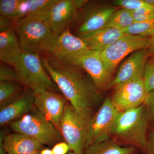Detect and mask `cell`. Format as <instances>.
Listing matches in <instances>:
<instances>
[{"instance_id":"2","label":"cell","mask_w":154,"mask_h":154,"mask_svg":"<svg viewBox=\"0 0 154 154\" xmlns=\"http://www.w3.org/2000/svg\"><path fill=\"white\" fill-rule=\"evenodd\" d=\"M47 12L14 22V28L23 52L47 54L52 50L58 36L51 30Z\"/></svg>"},{"instance_id":"14","label":"cell","mask_w":154,"mask_h":154,"mask_svg":"<svg viewBox=\"0 0 154 154\" xmlns=\"http://www.w3.org/2000/svg\"><path fill=\"white\" fill-rule=\"evenodd\" d=\"M34 92L25 88L16 99L0 107V125H8L35 108Z\"/></svg>"},{"instance_id":"21","label":"cell","mask_w":154,"mask_h":154,"mask_svg":"<svg viewBox=\"0 0 154 154\" xmlns=\"http://www.w3.org/2000/svg\"><path fill=\"white\" fill-rule=\"evenodd\" d=\"M54 2V0H20L14 22L28 16L48 12Z\"/></svg>"},{"instance_id":"29","label":"cell","mask_w":154,"mask_h":154,"mask_svg":"<svg viewBox=\"0 0 154 154\" xmlns=\"http://www.w3.org/2000/svg\"><path fill=\"white\" fill-rule=\"evenodd\" d=\"M135 22H141L154 19V8H143L132 12Z\"/></svg>"},{"instance_id":"28","label":"cell","mask_w":154,"mask_h":154,"mask_svg":"<svg viewBox=\"0 0 154 154\" xmlns=\"http://www.w3.org/2000/svg\"><path fill=\"white\" fill-rule=\"evenodd\" d=\"M148 93L154 90V60L146 65L143 76Z\"/></svg>"},{"instance_id":"24","label":"cell","mask_w":154,"mask_h":154,"mask_svg":"<svg viewBox=\"0 0 154 154\" xmlns=\"http://www.w3.org/2000/svg\"><path fill=\"white\" fill-rule=\"evenodd\" d=\"M125 34L150 37L154 35V19L141 22H134L122 30Z\"/></svg>"},{"instance_id":"25","label":"cell","mask_w":154,"mask_h":154,"mask_svg":"<svg viewBox=\"0 0 154 154\" xmlns=\"http://www.w3.org/2000/svg\"><path fill=\"white\" fill-rule=\"evenodd\" d=\"M20 0H1L0 14L14 22Z\"/></svg>"},{"instance_id":"9","label":"cell","mask_w":154,"mask_h":154,"mask_svg":"<svg viewBox=\"0 0 154 154\" xmlns=\"http://www.w3.org/2000/svg\"><path fill=\"white\" fill-rule=\"evenodd\" d=\"M88 2L80 9L82 11L79 12L75 21L71 27L75 26L74 31L71 32L76 36L104 28L117 10L115 6H100L88 4Z\"/></svg>"},{"instance_id":"26","label":"cell","mask_w":154,"mask_h":154,"mask_svg":"<svg viewBox=\"0 0 154 154\" xmlns=\"http://www.w3.org/2000/svg\"><path fill=\"white\" fill-rule=\"evenodd\" d=\"M113 5L115 7H121L132 12L143 8H154L145 0H117L113 2Z\"/></svg>"},{"instance_id":"15","label":"cell","mask_w":154,"mask_h":154,"mask_svg":"<svg viewBox=\"0 0 154 154\" xmlns=\"http://www.w3.org/2000/svg\"><path fill=\"white\" fill-rule=\"evenodd\" d=\"M147 57L146 49L133 53L119 67L108 89L133 79L143 78Z\"/></svg>"},{"instance_id":"13","label":"cell","mask_w":154,"mask_h":154,"mask_svg":"<svg viewBox=\"0 0 154 154\" xmlns=\"http://www.w3.org/2000/svg\"><path fill=\"white\" fill-rule=\"evenodd\" d=\"M34 107L60 131L66 99L63 94L48 91L34 92Z\"/></svg>"},{"instance_id":"32","label":"cell","mask_w":154,"mask_h":154,"mask_svg":"<svg viewBox=\"0 0 154 154\" xmlns=\"http://www.w3.org/2000/svg\"><path fill=\"white\" fill-rule=\"evenodd\" d=\"M144 154H154V130H151L148 136Z\"/></svg>"},{"instance_id":"8","label":"cell","mask_w":154,"mask_h":154,"mask_svg":"<svg viewBox=\"0 0 154 154\" xmlns=\"http://www.w3.org/2000/svg\"><path fill=\"white\" fill-rule=\"evenodd\" d=\"M149 37L125 34L101 52L105 67L113 75L119 64L130 54L145 49Z\"/></svg>"},{"instance_id":"6","label":"cell","mask_w":154,"mask_h":154,"mask_svg":"<svg viewBox=\"0 0 154 154\" xmlns=\"http://www.w3.org/2000/svg\"><path fill=\"white\" fill-rule=\"evenodd\" d=\"M14 132L32 138L42 146L53 145L63 138L60 131L52 122L36 108L8 125Z\"/></svg>"},{"instance_id":"22","label":"cell","mask_w":154,"mask_h":154,"mask_svg":"<svg viewBox=\"0 0 154 154\" xmlns=\"http://www.w3.org/2000/svg\"><path fill=\"white\" fill-rule=\"evenodd\" d=\"M134 22L132 11L122 8L113 13L104 28H113L122 31Z\"/></svg>"},{"instance_id":"23","label":"cell","mask_w":154,"mask_h":154,"mask_svg":"<svg viewBox=\"0 0 154 154\" xmlns=\"http://www.w3.org/2000/svg\"><path fill=\"white\" fill-rule=\"evenodd\" d=\"M25 88L19 83L0 82V107L17 98Z\"/></svg>"},{"instance_id":"7","label":"cell","mask_w":154,"mask_h":154,"mask_svg":"<svg viewBox=\"0 0 154 154\" xmlns=\"http://www.w3.org/2000/svg\"><path fill=\"white\" fill-rule=\"evenodd\" d=\"M89 50L85 42L69 29L58 36L52 50L47 54L60 63L80 66L82 59Z\"/></svg>"},{"instance_id":"4","label":"cell","mask_w":154,"mask_h":154,"mask_svg":"<svg viewBox=\"0 0 154 154\" xmlns=\"http://www.w3.org/2000/svg\"><path fill=\"white\" fill-rule=\"evenodd\" d=\"M94 110H77L67 102L61 119L60 131L70 149L83 154L88 147L91 122Z\"/></svg>"},{"instance_id":"36","label":"cell","mask_w":154,"mask_h":154,"mask_svg":"<svg viewBox=\"0 0 154 154\" xmlns=\"http://www.w3.org/2000/svg\"><path fill=\"white\" fill-rule=\"evenodd\" d=\"M145 1L150 5L154 8V0H145Z\"/></svg>"},{"instance_id":"16","label":"cell","mask_w":154,"mask_h":154,"mask_svg":"<svg viewBox=\"0 0 154 154\" xmlns=\"http://www.w3.org/2000/svg\"><path fill=\"white\" fill-rule=\"evenodd\" d=\"M80 66L88 73L99 91L108 88L113 78L105 67L101 52L89 50L82 59Z\"/></svg>"},{"instance_id":"30","label":"cell","mask_w":154,"mask_h":154,"mask_svg":"<svg viewBox=\"0 0 154 154\" xmlns=\"http://www.w3.org/2000/svg\"><path fill=\"white\" fill-rule=\"evenodd\" d=\"M143 104L148 112L152 130H154V90L148 93Z\"/></svg>"},{"instance_id":"35","label":"cell","mask_w":154,"mask_h":154,"mask_svg":"<svg viewBox=\"0 0 154 154\" xmlns=\"http://www.w3.org/2000/svg\"><path fill=\"white\" fill-rule=\"evenodd\" d=\"M40 154H54L52 149H43L41 150Z\"/></svg>"},{"instance_id":"10","label":"cell","mask_w":154,"mask_h":154,"mask_svg":"<svg viewBox=\"0 0 154 154\" xmlns=\"http://www.w3.org/2000/svg\"><path fill=\"white\" fill-rule=\"evenodd\" d=\"M111 100L121 112L143 105L148 92L143 78H138L119 84L113 87Z\"/></svg>"},{"instance_id":"5","label":"cell","mask_w":154,"mask_h":154,"mask_svg":"<svg viewBox=\"0 0 154 154\" xmlns=\"http://www.w3.org/2000/svg\"><path fill=\"white\" fill-rule=\"evenodd\" d=\"M14 69L19 84L25 88L34 92L60 91L44 68L39 54L23 52Z\"/></svg>"},{"instance_id":"38","label":"cell","mask_w":154,"mask_h":154,"mask_svg":"<svg viewBox=\"0 0 154 154\" xmlns=\"http://www.w3.org/2000/svg\"><path fill=\"white\" fill-rule=\"evenodd\" d=\"M142 154V153L140 154V153H138V154Z\"/></svg>"},{"instance_id":"27","label":"cell","mask_w":154,"mask_h":154,"mask_svg":"<svg viewBox=\"0 0 154 154\" xmlns=\"http://www.w3.org/2000/svg\"><path fill=\"white\" fill-rule=\"evenodd\" d=\"M0 82H14L19 83L17 72L14 68L1 63Z\"/></svg>"},{"instance_id":"19","label":"cell","mask_w":154,"mask_h":154,"mask_svg":"<svg viewBox=\"0 0 154 154\" xmlns=\"http://www.w3.org/2000/svg\"><path fill=\"white\" fill-rule=\"evenodd\" d=\"M125 34L121 30L103 28L78 36L85 42L89 49L101 52Z\"/></svg>"},{"instance_id":"3","label":"cell","mask_w":154,"mask_h":154,"mask_svg":"<svg viewBox=\"0 0 154 154\" xmlns=\"http://www.w3.org/2000/svg\"><path fill=\"white\" fill-rule=\"evenodd\" d=\"M152 130L148 112L144 105L121 112L111 134L119 145L137 149L144 154L148 136Z\"/></svg>"},{"instance_id":"37","label":"cell","mask_w":154,"mask_h":154,"mask_svg":"<svg viewBox=\"0 0 154 154\" xmlns=\"http://www.w3.org/2000/svg\"><path fill=\"white\" fill-rule=\"evenodd\" d=\"M68 154H75L74 152H72L69 153Z\"/></svg>"},{"instance_id":"33","label":"cell","mask_w":154,"mask_h":154,"mask_svg":"<svg viewBox=\"0 0 154 154\" xmlns=\"http://www.w3.org/2000/svg\"><path fill=\"white\" fill-rule=\"evenodd\" d=\"M14 22L7 17L0 16V32L14 28Z\"/></svg>"},{"instance_id":"1","label":"cell","mask_w":154,"mask_h":154,"mask_svg":"<svg viewBox=\"0 0 154 154\" xmlns=\"http://www.w3.org/2000/svg\"><path fill=\"white\" fill-rule=\"evenodd\" d=\"M43 54L41 57L44 68L73 107L94 110L102 105L104 100L101 91L81 66L64 64Z\"/></svg>"},{"instance_id":"31","label":"cell","mask_w":154,"mask_h":154,"mask_svg":"<svg viewBox=\"0 0 154 154\" xmlns=\"http://www.w3.org/2000/svg\"><path fill=\"white\" fill-rule=\"evenodd\" d=\"M70 148L66 142H60L56 144L53 147L52 151L54 154H66Z\"/></svg>"},{"instance_id":"11","label":"cell","mask_w":154,"mask_h":154,"mask_svg":"<svg viewBox=\"0 0 154 154\" xmlns=\"http://www.w3.org/2000/svg\"><path fill=\"white\" fill-rule=\"evenodd\" d=\"M120 113L110 97L103 101L92 119L88 147L92 144L110 140L113 126Z\"/></svg>"},{"instance_id":"34","label":"cell","mask_w":154,"mask_h":154,"mask_svg":"<svg viewBox=\"0 0 154 154\" xmlns=\"http://www.w3.org/2000/svg\"><path fill=\"white\" fill-rule=\"evenodd\" d=\"M145 49L148 57L149 56H154V35L149 37Z\"/></svg>"},{"instance_id":"18","label":"cell","mask_w":154,"mask_h":154,"mask_svg":"<svg viewBox=\"0 0 154 154\" xmlns=\"http://www.w3.org/2000/svg\"><path fill=\"white\" fill-rule=\"evenodd\" d=\"M14 28L0 32V60L14 68L23 53Z\"/></svg>"},{"instance_id":"17","label":"cell","mask_w":154,"mask_h":154,"mask_svg":"<svg viewBox=\"0 0 154 154\" xmlns=\"http://www.w3.org/2000/svg\"><path fill=\"white\" fill-rule=\"evenodd\" d=\"M0 145L6 154H40L42 145L37 141L20 133H0Z\"/></svg>"},{"instance_id":"12","label":"cell","mask_w":154,"mask_h":154,"mask_svg":"<svg viewBox=\"0 0 154 154\" xmlns=\"http://www.w3.org/2000/svg\"><path fill=\"white\" fill-rule=\"evenodd\" d=\"M82 0H54L47 12L49 25L58 36L70 29L76 19L79 11L85 4Z\"/></svg>"},{"instance_id":"20","label":"cell","mask_w":154,"mask_h":154,"mask_svg":"<svg viewBox=\"0 0 154 154\" xmlns=\"http://www.w3.org/2000/svg\"><path fill=\"white\" fill-rule=\"evenodd\" d=\"M140 152L136 148L122 146L110 139L92 144L86 149L83 154H137Z\"/></svg>"}]
</instances>
